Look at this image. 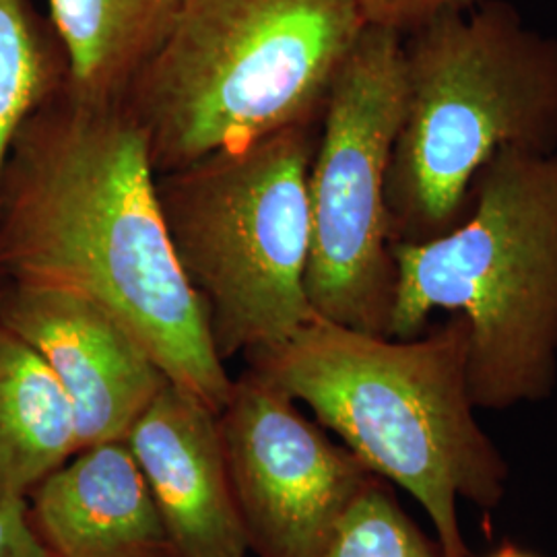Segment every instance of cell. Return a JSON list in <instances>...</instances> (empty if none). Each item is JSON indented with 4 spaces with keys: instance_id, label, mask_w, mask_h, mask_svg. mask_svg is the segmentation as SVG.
<instances>
[{
    "instance_id": "cell-14",
    "label": "cell",
    "mask_w": 557,
    "mask_h": 557,
    "mask_svg": "<svg viewBox=\"0 0 557 557\" xmlns=\"http://www.w3.org/2000/svg\"><path fill=\"white\" fill-rule=\"evenodd\" d=\"M69 83L52 21L32 0H0V178L21 124Z\"/></svg>"
},
{
    "instance_id": "cell-6",
    "label": "cell",
    "mask_w": 557,
    "mask_h": 557,
    "mask_svg": "<svg viewBox=\"0 0 557 557\" xmlns=\"http://www.w3.org/2000/svg\"><path fill=\"white\" fill-rule=\"evenodd\" d=\"M319 120L158 174L176 259L205 304L221 358L283 345L314 312L308 174Z\"/></svg>"
},
{
    "instance_id": "cell-17",
    "label": "cell",
    "mask_w": 557,
    "mask_h": 557,
    "mask_svg": "<svg viewBox=\"0 0 557 557\" xmlns=\"http://www.w3.org/2000/svg\"><path fill=\"white\" fill-rule=\"evenodd\" d=\"M0 557H52L32 524L27 499L0 504Z\"/></svg>"
},
{
    "instance_id": "cell-11",
    "label": "cell",
    "mask_w": 557,
    "mask_h": 557,
    "mask_svg": "<svg viewBox=\"0 0 557 557\" xmlns=\"http://www.w3.org/2000/svg\"><path fill=\"white\" fill-rule=\"evenodd\" d=\"M27 502L52 557H180L122 440L81 450Z\"/></svg>"
},
{
    "instance_id": "cell-2",
    "label": "cell",
    "mask_w": 557,
    "mask_h": 557,
    "mask_svg": "<svg viewBox=\"0 0 557 557\" xmlns=\"http://www.w3.org/2000/svg\"><path fill=\"white\" fill-rule=\"evenodd\" d=\"M248 361V372L308 407L374 475L418 502L442 557H471L458 504L494 512L510 467L475 416L467 320L453 314L430 335L391 338L314 317Z\"/></svg>"
},
{
    "instance_id": "cell-15",
    "label": "cell",
    "mask_w": 557,
    "mask_h": 557,
    "mask_svg": "<svg viewBox=\"0 0 557 557\" xmlns=\"http://www.w3.org/2000/svg\"><path fill=\"white\" fill-rule=\"evenodd\" d=\"M320 557H442L379 475L368 483Z\"/></svg>"
},
{
    "instance_id": "cell-16",
    "label": "cell",
    "mask_w": 557,
    "mask_h": 557,
    "mask_svg": "<svg viewBox=\"0 0 557 557\" xmlns=\"http://www.w3.org/2000/svg\"><path fill=\"white\" fill-rule=\"evenodd\" d=\"M483 0H358L363 20L372 27H382L407 36L421 25L448 13L475 7Z\"/></svg>"
},
{
    "instance_id": "cell-1",
    "label": "cell",
    "mask_w": 557,
    "mask_h": 557,
    "mask_svg": "<svg viewBox=\"0 0 557 557\" xmlns=\"http://www.w3.org/2000/svg\"><path fill=\"white\" fill-rule=\"evenodd\" d=\"M0 273L94 299L215 416L232 397L165 227L147 137L122 101L69 83L21 124L0 178Z\"/></svg>"
},
{
    "instance_id": "cell-13",
    "label": "cell",
    "mask_w": 557,
    "mask_h": 557,
    "mask_svg": "<svg viewBox=\"0 0 557 557\" xmlns=\"http://www.w3.org/2000/svg\"><path fill=\"white\" fill-rule=\"evenodd\" d=\"M182 7L184 0H50V21L69 60V87L87 100H124Z\"/></svg>"
},
{
    "instance_id": "cell-18",
    "label": "cell",
    "mask_w": 557,
    "mask_h": 557,
    "mask_svg": "<svg viewBox=\"0 0 557 557\" xmlns=\"http://www.w3.org/2000/svg\"><path fill=\"white\" fill-rule=\"evenodd\" d=\"M490 557H535L533 554H529V552H524V549H520L517 547L515 543H504V545H499L498 549L492 554Z\"/></svg>"
},
{
    "instance_id": "cell-4",
    "label": "cell",
    "mask_w": 557,
    "mask_h": 557,
    "mask_svg": "<svg viewBox=\"0 0 557 557\" xmlns=\"http://www.w3.org/2000/svg\"><path fill=\"white\" fill-rule=\"evenodd\" d=\"M405 101L388 180L393 242H425L469 211L499 149L557 151V38L506 0H483L403 36Z\"/></svg>"
},
{
    "instance_id": "cell-7",
    "label": "cell",
    "mask_w": 557,
    "mask_h": 557,
    "mask_svg": "<svg viewBox=\"0 0 557 557\" xmlns=\"http://www.w3.org/2000/svg\"><path fill=\"white\" fill-rule=\"evenodd\" d=\"M405 101L403 36L368 25L331 85L308 174L314 317L386 335L395 259L386 180Z\"/></svg>"
},
{
    "instance_id": "cell-9",
    "label": "cell",
    "mask_w": 557,
    "mask_h": 557,
    "mask_svg": "<svg viewBox=\"0 0 557 557\" xmlns=\"http://www.w3.org/2000/svg\"><path fill=\"white\" fill-rule=\"evenodd\" d=\"M0 324L34 347L59 379L77 418L81 450L124 440L170 382L119 320L79 294L7 281Z\"/></svg>"
},
{
    "instance_id": "cell-20",
    "label": "cell",
    "mask_w": 557,
    "mask_h": 557,
    "mask_svg": "<svg viewBox=\"0 0 557 557\" xmlns=\"http://www.w3.org/2000/svg\"><path fill=\"white\" fill-rule=\"evenodd\" d=\"M244 557H248V556H244Z\"/></svg>"
},
{
    "instance_id": "cell-8",
    "label": "cell",
    "mask_w": 557,
    "mask_h": 557,
    "mask_svg": "<svg viewBox=\"0 0 557 557\" xmlns=\"http://www.w3.org/2000/svg\"><path fill=\"white\" fill-rule=\"evenodd\" d=\"M218 421L250 549L260 557L322 556L376 475L252 372L234 380Z\"/></svg>"
},
{
    "instance_id": "cell-12",
    "label": "cell",
    "mask_w": 557,
    "mask_h": 557,
    "mask_svg": "<svg viewBox=\"0 0 557 557\" xmlns=\"http://www.w3.org/2000/svg\"><path fill=\"white\" fill-rule=\"evenodd\" d=\"M79 450L77 418L59 379L0 324V504L29 498Z\"/></svg>"
},
{
    "instance_id": "cell-3",
    "label": "cell",
    "mask_w": 557,
    "mask_h": 557,
    "mask_svg": "<svg viewBox=\"0 0 557 557\" xmlns=\"http://www.w3.org/2000/svg\"><path fill=\"white\" fill-rule=\"evenodd\" d=\"M386 337H419L436 310L469 324L478 409L508 411L557 384V151L499 149L471 188L469 211L425 242H393Z\"/></svg>"
},
{
    "instance_id": "cell-10",
    "label": "cell",
    "mask_w": 557,
    "mask_h": 557,
    "mask_svg": "<svg viewBox=\"0 0 557 557\" xmlns=\"http://www.w3.org/2000/svg\"><path fill=\"white\" fill-rule=\"evenodd\" d=\"M139 467L180 557H244L239 517L218 416L168 382L122 440Z\"/></svg>"
},
{
    "instance_id": "cell-19",
    "label": "cell",
    "mask_w": 557,
    "mask_h": 557,
    "mask_svg": "<svg viewBox=\"0 0 557 557\" xmlns=\"http://www.w3.org/2000/svg\"><path fill=\"white\" fill-rule=\"evenodd\" d=\"M7 283V278L2 277V273H0V289H2V285Z\"/></svg>"
},
{
    "instance_id": "cell-5",
    "label": "cell",
    "mask_w": 557,
    "mask_h": 557,
    "mask_svg": "<svg viewBox=\"0 0 557 557\" xmlns=\"http://www.w3.org/2000/svg\"><path fill=\"white\" fill-rule=\"evenodd\" d=\"M366 27L358 0H184L124 98L156 174L319 120Z\"/></svg>"
}]
</instances>
